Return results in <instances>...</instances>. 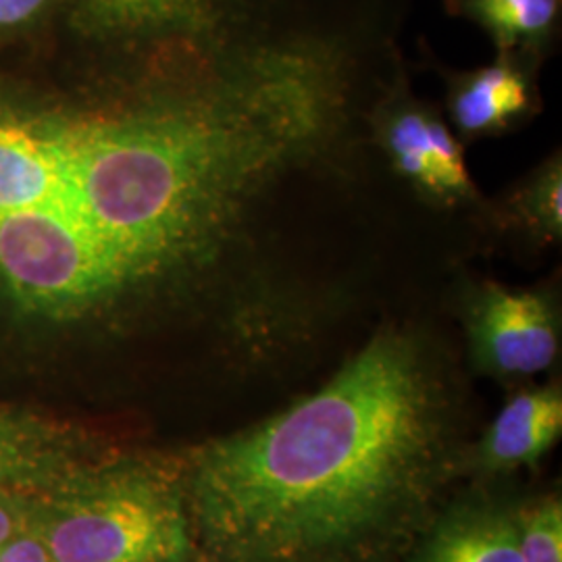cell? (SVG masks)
<instances>
[{"label": "cell", "instance_id": "obj_9", "mask_svg": "<svg viewBox=\"0 0 562 562\" xmlns=\"http://www.w3.org/2000/svg\"><path fill=\"white\" fill-rule=\"evenodd\" d=\"M60 183V121L0 102V213L57 201Z\"/></svg>", "mask_w": 562, "mask_h": 562}, {"label": "cell", "instance_id": "obj_2", "mask_svg": "<svg viewBox=\"0 0 562 562\" xmlns=\"http://www.w3.org/2000/svg\"><path fill=\"white\" fill-rule=\"evenodd\" d=\"M265 142L244 113L215 109L60 121L59 201L132 292L206 241L261 165Z\"/></svg>", "mask_w": 562, "mask_h": 562}, {"label": "cell", "instance_id": "obj_16", "mask_svg": "<svg viewBox=\"0 0 562 562\" xmlns=\"http://www.w3.org/2000/svg\"><path fill=\"white\" fill-rule=\"evenodd\" d=\"M0 562H50V559L41 536L30 527L9 542L0 543Z\"/></svg>", "mask_w": 562, "mask_h": 562}, {"label": "cell", "instance_id": "obj_17", "mask_svg": "<svg viewBox=\"0 0 562 562\" xmlns=\"http://www.w3.org/2000/svg\"><path fill=\"white\" fill-rule=\"evenodd\" d=\"M50 4L53 0H0V34L32 23Z\"/></svg>", "mask_w": 562, "mask_h": 562}, {"label": "cell", "instance_id": "obj_8", "mask_svg": "<svg viewBox=\"0 0 562 562\" xmlns=\"http://www.w3.org/2000/svg\"><path fill=\"white\" fill-rule=\"evenodd\" d=\"M561 436V383L519 390L471 443L469 480L501 482L506 475L536 467Z\"/></svg>", "mask_w": 562, "mask_h": 562}, {"label": "cell", "instance_id": "obj_5", "mask_svg": "<svg viewBox=\"0 0 562 562\" xmlns=\"http://www.w3.org/2000/svg\"><path fill=\"white\" fill-rule=\"evenodd\" d=\"M462 325L469 361L494 380H529L559 359L561 315L542 292L485 281L462 304Z\"/></svg>", "mask_w": 562, "mask_h": 562}, {"label": "cell", "instance_id": "obj_14", "mask_svg": "<svg viewBox=\"0 0 562 562\" xmlns=\"http://www.w3.org/2000/svg\"><path fill=\"white\" fill-rule=\"evenodd\" d=\"M561 162H550L536 180L522 188L517 199L522 222L546 238L561 234Z\"/></svg>", "mask_w": 562, "mask_h": 562}, {"label": "cell", "instance_id": "obj_18", "mask_svg": "<svg viewBox=\"0 0 562 562\" xmlns=\"http://www.w3.org/2000/svg\"><path fill=\"white\" fill-rule=\"evenodd\" d=\"M341 59H344V57H341ZM334 60H340V59H334ZM334 60H329V63H334ZM323 65H327V63H323ZM319 67H322V65H319ZM313 69H317V67H313ZM313 69H308V71H313ZM308 71H304V74H308ZM304 74H301V76H304ZM301 76H299V78H301Z\"/></svg>", "mask_w": 562, "mask_h": 562}, {"label": "cell", "instance_id": "obj_3", "mask_svg": "<svg viewBox=\"0 0 562 562\" xmlns=\"http://www.w3.org/2000/svg\"><path fill=\"white\" fill-rule=\"evenodd\" d=\"M50 562H202L178 454L109 448L36 496Z\"/></svg>", "mask_w": 562, "mask_h": 562}, {"label": "cell", "instance_id": "obj_11", "mask_svg": "<svg viewBox=\"0 0 562 562\" xmlns=\"http://www.w3.org/2000/svg\"><path fill=\"white\" fill-rule=\"evenodd\" d=\"M527 55L501 53L496 63L462 74L450 92V115L464 136L501 132L531 109L533 86Z\"/></svg>", "mask_w": 562, "mask_h": 562}, {"label": "cell", "instance_id": "obj_12", "mask_svg": "<svg viewBox=\"0 0 562 562\" xmlns=\"http://www.w3.org/2000/svg\"><path fill=\"white\" fill-rule=\"evenodd\" d=\"M450 13L473 21L501 53L538 57L561 21V0H446Z\"/></svg>", "mask_w": 562, "mask_h": 562}, {"label": "cell", "instance_id": "obj_13", "mask_svg": "<svg viewBox=\"0 0 562 562\" xmlns=\"http://www.w3.org/2000/svg\"><path fill=\"white\" fill-rule=\"evenodd\" d=\"M519 561L562 562V498L559 492L522 496Z\"/></svg>", "mask_w": 562, "mask_h": 562}, {"label": "cell", "instance_id": "obj_7", "mask_svg": "<svg viewBox=\"0 0 562 562\" xmlns=\"http://www.w3.org/2000/svg\"><path fill=\"white\" fill-rule=\"evenodd\" d=\"M109 448L74 423L0 404V487L42 492Z\"/></svg>", "mask_w": 562, "mask_h": 562}, {"label": "cell", "instance_id": "obj_10", "mask_svg": "<svg viewBox=\"0 0 562 562\" xmlns=\"http://www.w3.org/2000/svg\"><path fill=\"white\" fill-rule=\"evenodd\" d=\"M383 142L396 169L417 188L446 201L473 194L461 146L434 115L401 109L385 123Z\"/></svg>", "mask_w": 562, "mask_h": 562}, {"label": "cell", "instance_id": "obj_6", "mask_svg": "<svg viewBox=\"0 0 562 562\" xmlns=\"http://www.w3.org/2000/svg\"><path fill=\"white\" fill-rule=\"evenodd\" d=\"M521 501L492 482L459 487L402 562H521Z\"/></svg>", "mask_w": 562, "mask_h": 562}, {"label": "cell", "instance_id": "obj_1", "mask_svg": "<svg viewBox=\"0 0 562 562\" xmlns=\"http://www.w3.org/2000/svg\"><path fill=\"white\" fill-rule=\"evenodd\" d=\"M454 364L385 325L317 392L178 452L202 562H402L469 480Z\"/></svg>", "mask_w": 562, "mask_h": 562}, {"label": "cell", "instance_id": "obj_15", "mask_svg": "<svg viewBox=\"0 0 562 562\" xmlns=\"http://www.w3.org/2000/svg\"><path fill=\"white\" fill-rule=\"evenodd\" d=\"M38 494L41 492L0 487V543L9 542L32 527Z\"/></svg>", "mask_w": 562, "mask_h": 562}, {"label": "cell", "instance_id": "obj_4", "mask_svg": "<svg viewBox=\"0 0 562 562\" xmlns=\"http://www.w3.org/2000/svg\"><path fill=\"white\" fill-rule=\"evenodd\" d=\"M0 290L57 322L106 313L127 294L101 244L59 199L0 213Z\"/></svg>", "mask_w": 562, "mask_h": 562}]
</instances>
